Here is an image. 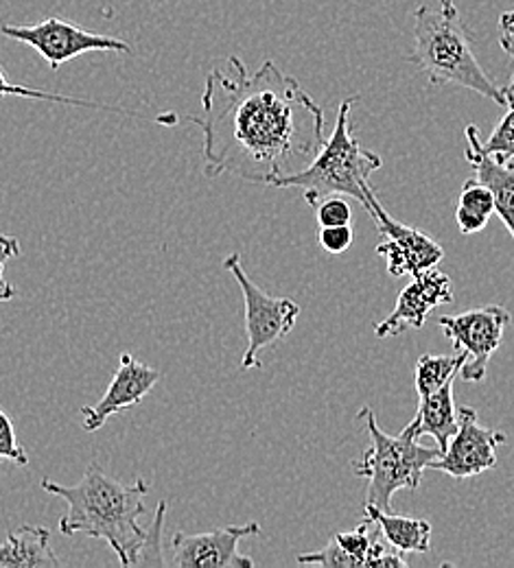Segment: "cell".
<instances>
[{"mask_svg":"<svg viewBox=\"0 0 514 568\" xmlns=\"http://www.w3.org/2000/svg\"><path fill=\"white\" fill-rule=\"evenodd\" d=\"M493 214H495L493 191L477 178L466 180L460 191L457 209H455V223L460 232L466 236L482 232L488 225Z\"/></svg>","mask_w":514,"mask_h":568,"instance_id":"18","label":"cell"},{"mask_svg":"<svg viewBox=\"0 0 514 568\" xmlns=\"http://www.w3.org/2000/svg\"><path fill=\"white\" fill-rule=\"evenodd\" d=\"M2 97H22V99H33V101H47V103H62V105H77V108H90V110H105V112H117V114H128V116H143L117 105H108V103H97V101H85V99H74L67 94H58V92H49V90H38V88H27V85H18L11 83L9 77L0 69V99Z\"/></svg>","mask_w":514,"mask_h":568,"instance_id":"20","label":"cell"},{"mask_svg":"<svg viewBox=\"0 0 514 568\" xmlns=\"http://www.w3.org/2000/svg\"><path fill=\"white\" fill-rule=\"evenodd\" d=\"M506 442L508 437L497 428L480 425L473 407H457V430L430 468L455 481L473 479L497 466V446Z\"/></svg>","mask_w":514,"mask_h":568,"instance_id":"9","label":"cell"},{"mask_svg":"<svg viewBox=\"0 0 514 568\" xmlns=\"http://www.w3.org/2000/svg\"><path fill=\"white\" fill-rule=\"evenodd\" d=\"M40 486L44 493L56 495L69 505V511L58 525L64 536L85 534L88 538L105 540L121 567H134L148 538V529L139 523L145 514L149 495V484L143 477L132 486H123L92 462L77 486H60L47 477Z\"/></svg>","mask_w":514,"mask_h":568,"instance_id":"2","label":"cell"},{"mask_svg":"<svg viewBox=\"0 0 514 568\" xmlns=\"http://www.w3.org/2000/svg\"><path fill=\"white\" fill-rule=\"evenodd\" d=\"M315 216H318V225L320 227H329V225H351L353 211L351 204L344 195H331L324 197L318 206H315Z\"/></svg>","mask_w":514,"mask_h":568,"instance_id":"24","label":"cell"},{"mask_svg":"<svg viewBox=\"0 0 514 568\" xmlns=\"http://www.w3.org/2000/svg\"><path fill=\"white\" fill-rule=\"evenodd\" d=\"M184 121L202 130L204 173L211 180L228 173L276 186L306 169L326 141L320 105L270 60L248 72L232 55L228 71L213 69L202 94V116Z\"/></svg>","mask_w":514,"mask_h":568,"instance_id":"1","label":"cell"},{"mask_svg":"<svg viewBox=\"0 0 514 568\" xmlns=\"http://www.w3.org/2000/svg\"><path fill=\"white\" fill-rule=\"evenodd\" d=\"M453 302V284L446 274L441 270L432 267L407 284L399 300L394 311L374 326V335L379 339L385 337H396L405 333L407 328H423L430 313L441 306Z\"/></svg>","mask_w":514,"mask_h":568,"instance_id":"12","label":"cell"},{"mask_svg":"<svg viewBox=\"0 0 514 568\" xmlns=\"http://www.w3.org/2000/svg\"><path fill=\"white\" fill-rule=\"evenodd\" d=\"M457 378V376H455ZM455 378L446 381L439 392L430 394L427 398L419 400V412L412 420L416 437H434L439 448L444 450L451 437L457 430V405L453 400V383Z\"/></svg>","mask_w":514,"mask_h":568,"instance_id":"17","label":"cell"},{"mask_svg":"<svg viewBox=\"0 0 514 568\" xmlns=\"http://www.w3.org/2000/svg\"><path fill=\"white\" fill-rule=\"evenodd\" d=\"M464 361H466L464 353H457L453 356H421L419 363H416V374H414L419 400L439 392L446 381L460 376V369H462Z\"/></svg>","mask_w":514,"mask_h":568,"instance_id":"19","label":"cell"},{"mask_svg":"<svg viewBox=\"0 0 514 568\" xmlns=\"http://www.w3.org/2000/svg\"><path fill=\"white\" fill-rule=\"evenodd\" d=\"M410 562L405 554L396 551L387 542H383L379 536L374 538L370 551H367L366 568H407Z\"/></svg>","mask_w":514,"mask_h":568,"instance_id":"27","label":"cell"},{"mask_svg":"<svg viewBox=\"0 0 514 568\" xmlns=\"http://www.w3.org/2000/svg\"><path fill=\"white\" fill-rule=\"evenodd\" d=\"M261 525H228L206 534L178 531L171 538V560L178 568H252L254 560L239 554V542L248 536H259Z\"/></svg>","mask_w":514,"mask_h":568,"instance_id":"11","label":"cell"},{"mask_svg":"<svg viewBox=\"0 0 514 568\" xmlns=\"http://www.w3.org/2000/svg\"><path fill=\"white\" fill-rule=\"evenodd\" d=\"M20 241L11 234H0V304L16 297V286L4 278V265L20 254Z\"/></svg>","mask_w":514,"mask_h":568,"instance_id":"28","label":"cell"},{"mask_svg":"<svg viewBox=\"0 0 514 568\" xmlns=\"http://www.w3.org/2000/svg\"><path fill=\"white\" fill-rule=\"evenodd\" d=\"M353 239L355 234L351 225H329V227L318 225V243L329 254L346 252L353 245Z\"/></svg>","mask_w":514,"mask_h":568,"instance_id":"26","label":"cell"},{"mask_svg":"<svg viewBox=\"0 0 514 568\" xmlns=\"http://www.w3.org/2000/svg\"><path fill=\"white\" fill-rule=\"evenodd\" d=\"M466 160L475 171V178L484 182L495 197V213L508 227L514 239V158L502 162L493 158L480 136V128L468 125L466 128Z\"/></svg>","mask_w":514,"mask_h":568,"instance_id":"14","label":"cell"},{"mask_svg":"<svg viewBox=\"0 0 514 568\" xmlns=\"http://www.w3.org/2000/svg\"><path fill=\"white\" fill-rule=\"evenodd\" d=\"M508 114L502 119V123L493 130V134H491V139L484 142V149L493 155V158H497V160H502V162H506V160H511L514 158V97H508Z\"/></svg>","mask_w":514,"mask_h":568,"instance_id":"23","label":"cell"},{"mask_svg":"<svg viewBox=\"0 0 514 568\" xmlns=\"http://www.w3.org/2000/svg\"><path fill=\"white\" fill-rule=\"evenodd\" d=\"M158 381H160L158 369L137 361L130 353H123L119 361V369L114 372L112 383L105 389L103 398L97 405L81 409L83 428L88 433H94L114 414H121L130 407L141 405Z\"/></svg>","mask_w":514,"mask_h":568,"instance_id":"13","label":"cell"},{"mask_svg":"<svg viewBox=\"0 0 514 568\" xmlns=\"http://www.w3.org/2000/svg\"><path fill=\"white\" fill-rule=\"evenodd\" d=\"M164 511H167V503L160 500L158 509H155V516H153V523H151V527H148V538H145V542H143V547L137 556L134 567H164V565H169L162 558V549H160L162 527H164Z\"/></svg>","mask_w":514,"mask_h":568,"instance_id":"22","label":"cell"},{"mask_svg":"<svg viewBox=\"0 0 514 568\" xmlns=\"http://www.w3.org/2000/svg\"><path fill=\"white\" fill-rule=\"evenodd\" d=\"M0 462H11L18 466H27L29 464V455L22 448L16 428L11 425L9 416L0 409Z\"/></svg>","mask_w":514,"mask_h":568,"instance_id":"25","label":"cell"},{"mask_svg":"<svg viewBox=\"0 0 514 568\" xmlns=\"http://www.w3.org/2000/svg\"><path fill=\"white\" fill-rule=\"evenodd\" d=\"M62 565L51 549L47 527L22 525L0 545V568H58Z\"/></svg>","mask_w":514,"mask_h":568,"instance_id":"15","label":"cell"},{"mask_svg":"<svg viewBox=\"0 0 514 568\" xmlns=\"http://www.w3.org/2000/svg\"><path fill=\"white\" fill-rule=\"evenodd\" d=\"M379 531L370 529V518L366 523H362L357 529L353 531H342V534H335L333 538L340 542V547L346 551V556L353 560V567L366 568V558L374 538H376Z\"/></svg>","mask_w":514,"mask_h":568,"instance_id":"21","label":"cell"},{"mask_svg":"<svg viewBox=\"0 0 514 568\" xmlns=\"http://www.w3.org/2000/svg\"><path fill=\"white\" fill-rule=\"evenodd\" d=\"M355 99H344L337 110V121L331 139H326L313 162L290 178L276 182L274 189H300L309 206H318L324 197L344 195L353 197L364 206L367 214L374 213L379 204L376 193L370 189L367 180L381 169V158L362 149L353 136L351 110Z\"/></svg>","mask_w":514,"mask_h":568,"instance_id":"4","label":"cell"},{"mask_svg":"<svg viewBox=\"0 0 514 568\" xmlns=\"http://www.w3.org/2000/svg\"><path fill=\"white\" fill-rule=\"evenodd\" d=\"M223 267L241 286L243 302H245L248 348L241 358V369L261 367L259 353L279 344L281 339H285L292 333L295 320L300 315V306L290 297H274L252 283L241 265L239 254H230L223 261Z\"/></svg>","mask_w":514,"mask_h":568,"instance_id":"6","label":"cell"},{"mask_svg":"<svg viewBox=\"0 0 514 568\" xmlns=\"http://www.w3.org/2000/svg\"><path fill=\"white\" fill-rule=\"evenodd\" d=\"M370 518L383 540L401 554H430L432 551V525L423 518L394 514L392 509H379L366 505Z\"/></svg>","mask_w":514,"mask_h":568,"instance_id":"16","label":"cell"},{"mask_svg":"<svg viewBox=\"0 0 514 568\" xmlns=\"http://www.w3.org/2000/svg\"><path fill=\"white\" fill-rule=\"evenodd\" d=\"M500 27H502V33H508V36H513L514 38V9L513 11L502 13V18H500Z\"/></svg>","mask_w":514,"mask_h":568,"instance_id":"30","label":"cell"},{"mask_svg":"<svg viewBox=\"0 0 514 568\" xmlns=\"http://www.w3.org/2000/svg\"><path fill=\"white\" fill-rule=\"evenodd\" d=\"M500 44H502V49L511 55V60L514 62V38L513 36H508V33H502V40H500ZM506 90V97H514V71L513 77H511V83H508V88H504Z\"/></svg>","mask_w":514,"mask_h":568,"instance_id":"29","label":"cell"},{"mask_svg":"<svg viewBox=\"0 0 514 568\" xmlns=\"http://www.w3.org/2000/svg\"><path fill=\"white\" fill-rule=\"evenodd\" d=\"M410 62L425 72L432 85L466 88L508 108L506 90L477 62L468 29L453 0H441L439 9L423 4L414 11V51Z\"/></svg>","mask_w":514,"mask_h":568,"instance_id":"3","label":"cell"},{"mask_svg":"<svg viewBox=\"0 0 514 568\" xmlns=\"http://www.w3.org/2000/svg\"><path fill=\"white\" fill-rule=\"evenodd\" d=\"M436 324L466 361L460 369L462 381L480 383L486 378L491 356L502 346L504 331L511 324V313L500 304H488L460 315H442Z\"/></svg>","mask_w":514,"mask_h":568,"instance_id":"8","label":"cell"},{"mask_svg":"<svg viewBox=\"0 0 514 568\" xmlns=\"http://www.w3.org/2000/svg\"><path fill=\"white\" fill-rule=\"evenodd\" d=\"M370 216L383 236V243L376 245V254L385 258L387 274L392 278L419 276L432 267H439L444 258V250L430 234L396 221L385 213L381 204L374 206V213Z\"/></svg>","mask_w":514,"mask_h":568,"instance_id":"10","label":"cell"},{"mask_svg":"<svg viewBox=\"0 0 514 568\" xmlns=\"http://www.w3.org/2000/svg\"><path fill=\"white\" fill-rule=\"evenodd\" d=\"M0 31L9 40L36 49L51 67V71H58L62 64L92 51L132 53V47L125 40L92 33L60 16H49L36 24H2Z\"/></svg>","mask_w":514,"mask_h":568,"instance_id":"7","label":"cell"},{"mask_svg":"<svg viewBox=\"0 0 514 568\" xmlns=\"http://www.w3.org/2000/svg\"><path fill=\"white\" fill-rule=\"evenodd\" d=\"M357 420H366L370 448L360 462H353L357 477L367 481L366 505L392 509V498L399 490H416L423 473L441 457V448L419 444L412 423L399 435H387L370 407H364Z\"/></svg>","mask_w":514,"mask_h":568,"instance_id":"5","label":"cell"}]
</instances>
